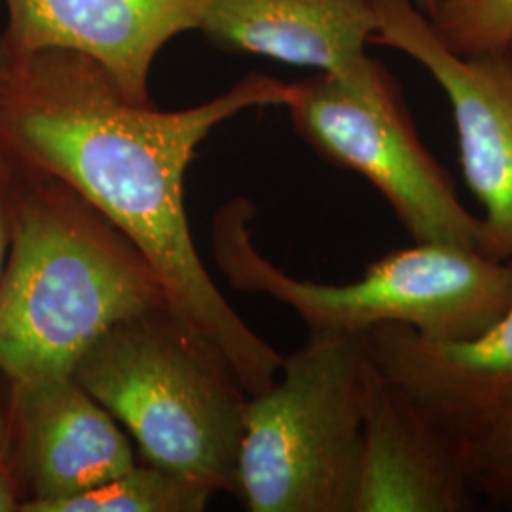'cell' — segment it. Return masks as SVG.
I'll return each instance as SVG.
<instances>
[{
	"instance_id": "19",
	"label": "cell",
	"mask_w": 512,
	"mask_h": 512,
	"mask_svg": "<svg viewBox=\"0 0 512 512\" xmlns=\"http://www.w3.org/2000/svg\"><path fill=\"white\" fill-rule=\"evenodd\" d=\"M6 46H4V40H2V33H0V67H2V63H4V59H6Z\"/></svg>"
},
{
	"instance_id": "6",
	"label": "cell",
	"mask_w": 512,
	"mask_h": 512,
	"mask_svg": "<svg viewBox=\"0 0 512 512\" xmlns=\"http://www.w3.org/2000/svg\"><path fill=\"white\" fill-rule=\"evenodd\" d=\"M285 109L321 158L384 196L412 241L478 251L480 220L421 141L399 82L380 61L357 78L317 73L294 82Z\"/></svg>"
},
{
	"instance_id": "3",
	"label": "cell",
	"mask_w": 512,
	"mask_h": 512,
	"mask_svg": "<svg viewBox=\"0 0 512 512\" xmlns=\"http://www.w3.org/2000/svg\"><path fill=\"white\" fill-rule=\"evenodd\" d=\"M73 376L126 427L145 461L236 497L251 395L167 300L116 323Z\"/></svg>"
},
{
	"instance_id": "18",
	"label": "cell",
	"mask_w": 512,
	"mask_h": 512,
	"mask_svg": "<svg viewBox=\"0 0 512 512\" xmlns=\"http://www.w3.org/2000/svg\"><path fill=\"white\" fill-rule=\"evenodd\" d=\"M414 2L427 18H431L435 14V10L440 4V0H414Z\"/></svg>"
},
{
	"instance_id": "20",
	"label": "cell",
	"mask_w": 512,
	"mask_h": 512,
	"mask_svg": "<svg viewBox=\"0 0 512 512\" xmlns=\"http://www.w3.org/2000/svg\"><path fill=\"white\" fill-rule=\"evenodd\" d=\"M507 54L511 55V57H512V40H511V44H509V48H507Z\"/></svg>"
},
{
	"instance_id": "7",
	"label": "cell",
	"mask_w": 512,
	"mask_h": 512,
	"mask_svg": "<svg viewBox=\"0 0 512 512\" xmlns=\"http://www.w3.org/2000/svg\"><path fill=\"white\" fill-rule=\"evenodd\" d=\"M372 44L397 50L433 76L458 131L463 177L482 207L478 251L512 260V57L459 55L444 46L414 0H374Z\"/></svg>"
},
{
	"instance_id": "17",
	"label": "cell",
	"mask_w": 512,
	"mask_h": 512,
	"mask_svg": "<svg viewBox=\"0 0 512 512\" xmlns=\"http://www.w3.org/2000/svg\"><path fill=\"white\" fill-rule=\"evenodd\" d=\"M12 239L10 220V164L6 154L0 150V275L4 270Z\"/></svg>"
},
{
	"instance_id": "2",
	"label": "cell",
	"mask_w": 512,
	"mask_h": 512,
	"mask_svg": "<svg viewBox=\"0 0 512 512\" xmlns=\"http://www.w3.org/2000/svg\"><path fill=\"white\" fill-rule=\"evenodd\" d=\"M6 158L12 239L0 275V378L25 387L73 376L103 334L167 294L147 256L92 203Z\"/></svg>"
},
{
	"instance_id": "9",
	"label": "cell",
	"mask_w": 512,
	"mask_h": 512,
	"mask_svg": "<svg viewBox=\"0 0 512 512\" xmlns=\"http://www.w3.org/2000/svg\"><path fill=\"white\" fill-rule=\"evenodd\" d=\"M0 31L12 55L63 50L84 55L135 103L169 40L198 31L203 0H0Z\"/></svg>"
},
{
	"instance_id": "12",
	"label": "cell",
	"mask_w": 512,
	"mask_h": 512,
	"mask_svg": "<svg viewBox=\"0 0 512 512\" xmlns=\"http://www.w3.org/2000/svg\"><path fill=\"white\" fill-rule=\"evenodd\" d=\"M361 336L368 359L435 420L471 414L512 387V300L467 340H429L403 325L372 327Z\"/></svg>"
},
{
	"instance_id": "16",
	"label": "cell",
	"mask_w": 512,
	"mask_h": 512,
	"mask_svg": "<svg viewBox=\"0 0 512 512\" xmlns=\"http://www.w3.org/2000/svg\"><path fill=\"white\" fill-rule=\"evenodd\" d=\"M25 503V490L19 476L14 448L10 387L0 378V512H19Z\"/></svg>"
},
{
	"instance_id": "15",
	"label": "cell",
	"mask_w": 512,
	"mask_h": 512,
	"mask_svg": "<svg viewBox=\"0 0 512 512\" xmlns=\"http://www.w3.org/2000/svg\"><path fill=\"white\" fill-rule=\"evenodd\" d=\"M431 23L454 54L505 52L512 40V0H440Z\"/></svg>"
},
{
	"instance_id": "1",
	"label": "cell",
	"mask_w": 512,
	"mask_h": 512,
	"mask_svg": "<svg viewBox=\"0 0 512 512\" xmlns=\"http://www.w3.org/2000/svg\"><path fill=\"white\" fill-rule=\"evenodd\" d=\"M293 84L251 73L183 110L135 103L84 55H6L0 67V150L69 184L147 256L173 310L232 365L249 395L283 361L220 294L198 255L184 177L209 133L241 112L287 107Z\"/></svg>"
},
{
	"instance_id": "10",
	"label": "cell",
	"mask_w": 512,
	"mask_h": 512,
	"mask_svg": "<svg viewBox=\"0 0 512 512\" xmlns=\"http://www.w3.org/2000/svg\"><path fill=\"white\" fill-rule=\"evenodd\" d=\"M10 416L25 490L19 512H46L137 463L122 425L74 376L10 387Z\"/></svg>"
},
{
	"instance_id": "4",
	"label": "cell",
	"mask_w": 512,
	"mask_h": 512,
	"mask_svg": "<svg viewBox=\"0 0 512 512\" xmlns=\"http://www.w3.org/2000/svg\"><path fill=\"white\" fill-rule=\"evenodd\" d=\"M255 205L226 203L213 222V255L228 283L289 306L310 332L363 334L403 325L429 340H467L488 329L512 300V264L476 249L414 241L370 262L344 285L296 279L258 253Z\"/></svg>"
},
{
	"instance_id": "8",
	"label": "cell",
	"mask_w": 512,
	"mask_h": 512,
	"mask_svg": "<svg viewBox=\"0 0 512 512\" xmlns=\"http://www.w3.org/2000/svg\"><path fill=\"white\" fill-rule=\"evenodd\" d=\"M480 497L446 429L365 351L363 446L353 512H471Z\"/></svg>"
},
{
	"instance_id": "13",
	"label": "cell",
	"mask_w": 512,
	"mask_h": 512,
	"mask_svg": "<svg viewBox=\"0 0 512 512\" xmlns=\"http://www.w3.org/2000/svg\"><path fill=\"white\" fill-rule=\"evenodd\" d=\"M213 495L192 478L137 461L84 494L55 501L46 512H202Z\"/></svg>"
},
{
	"instance_id": "5",
	"label": "cell",
	"mask_w": 512,
	"mask_h": 512,
	"mask_svg": "<svg viewBox=\"0 0 512 512\" xmlns=\"http://www.w3.org/2000/svg\"><path fill=\"white\" fill-rule=\"evenodd\" d=\"M361 334L310 332L251 395L236 497L251 512H353L363 446Z\"/></svg>"
},
{
	"instance_id": "11",
	"label": "cell",
	"mask_w": 512,
	"mask_h": 512,
	"mask_svg": "<svg viewBox=\"0 0 512 512\" xmlns=\"http://www.w3.org/2000/svg\"><path fill=\"white\" fill-rule=\"evenodd\" d=\"M374 0H203L198 31L217 48L338 78L365 74Z\"/></svg>"
},
{
	"instance_id": "14",
	"label": "cell",
	"mask_w": 512,
	"mask_h": 512,
	"mask_svg": "<svg viewBox=\"0 0 512 512\" xmlns=\"http://www.w3.org/2000/svg\"><path fill=\"white\" fill-rule=\"evenodd\" d=\"M439 423L454 442L476 495L512 509V387L484 408Z\"/></svg>"
}]
</instances>
